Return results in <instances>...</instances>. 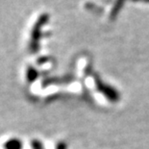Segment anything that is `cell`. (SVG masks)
Returning <instances> with one entry per match:
<instances>
[{
    "label": "cell",
    "instance_id": "obj_1",
    "mask_svg": "<svg viewBox=\"0 0 149 149\" xmlns=\"http://www.w3.org/2000/svg\"><path fill=\"white\" fill-rule=\"evenodd\" d=\"M49 21V15L47 13H43L38 17L32 27V31L30 34L29 50L31 53H36L40 49V42L42 38V28Z\"/></svg>",
    "mask_w": 149,
    "mask_h": 149
},
{
    "label": "cell",
    "instance_id": "obj_2",
    "mask_svg": "<svg viewBox=\"0 0 149 149\" xmlns=\"http://www.w3.org/2000/svg\"><path fill=\"white\" fill-rule=\"evenodd\" d=\"M4 147H5V149H21L22 143L17 139H12L6 142Z\"/></svg>",
    "mask_w": 149,
    "mask_h": 149
},
{
    "label": "cell",
    "instance_id": "obj_3",
    "mask_svg": "<svg viewBox=\"0 0 149 149\" xmlns=\"http://www.w3.org/2000/svg\"><path fill=\"white\" fill-rule=\"evenodd\" d=\"M26 75H27V80L29 82H33L34 80H36V78L38 77V71L33 66H29V68H27Z\"/></svg>",
    "mask_w": 149,
    "mask_h": 149
}]
</instances>
